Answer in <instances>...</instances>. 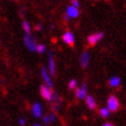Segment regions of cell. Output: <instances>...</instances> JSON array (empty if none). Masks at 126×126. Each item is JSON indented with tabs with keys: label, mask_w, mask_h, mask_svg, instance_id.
<instances>
[{
	"label": "cell",
	"mask_w": 126,
	"mask_h": 126,
	"mask_svg": "<svg viewBox=\"0 0 126 126\" xmlns=\"http://www.w3.org/2000/svg\"><path fill=\"white\" fill-rule=\"evenodd\" d=\"M45 49H46V47H45V45H44V44H38V45H37L36 51L39 52V53H43L44 51H45Z\"/></svg>",
	"instance_id": "cell-16"
},
{
	"label": "cell",
	"mask_w": 126,
	"mask_h": 126,
	"mask_svg": "<svg viewBox=\"0 0 126 126\" xmlns=\"http://www.w3.org/2000/svg\"><path fill=\"white\" fill-rule=\"evenodd\" d=\"M49 70H50V74L54 75V73H55V64H54L52 52L49 53Z\"/></svg>",
	"instance_id": "cell-13"
},
{
	"label": "cell",
	"mask_w": 126,
	"mask_h": 126,
	"mask_svg": "<svg viewBox=\"0 0 126 126\" xmlns=\"http://www.w3.org/2000/svg\"><path fill=\"white\" fill-rule=\"evenodd\" d=\"M85 102H86L87 107L90 110H94V109L96 108V103H95V100H94V98L91 95H87L85 97Z\"/></svg>",
	"instance_id": "cell-11"
},
{
	"label": "cell",
	"mask_w": 126,
	"mask_h": 126,
	"mask_svg": "<svg viewBox=\"0 0 126 126\" xmlns=\"http://www.w3.org/2000/svg\"><path fill=\"white\" fill-rule=\"evenodd\" d=\"M103 126H114L113 124H111V123H105Z\"/></svg>",
	"instance_id": "cell-23"
},
{
	"label": "cell",
	"mask_w": 126,
	"mask_h": 126,
	"mask_svg": "<svg viewBox=\"0 0 126 126\" xmlns=\"http://www.w3.org/2000/svg\"><path fill=\"white\" fill-rule=\"evenodd\" d=\"M48 118H49V121H50V122H53L54 119H55V116H54V114H50V115L48 116Z\"/></svg>",
	"instance_id": "cell-19"
},
{
	"label": "cell",
	"mask_w": 126,
	"mask_h": 126,
	"mask_svg": "<svg viewBox=\"0 0 126 126\" xmlns=\"http://www.w3.org/2000/svg\"><path fill=\"white\" fill-rule=\"evenodd\" d=\"M76 86H77V81L75 79H72L70 82H69V88H70V89H75Z\"/></svg>",
	"instance_id": "cell-17"
},
{
	"label": "cell",
	"mask_w": 126,
	"mask_h": 126,
	"mask_svg": "<svg viewBox=\"0 0 126 126\" xmlns=\"http://www.w3.org/2000/svg\"><path fill=\"white\" fill-rule=\"evenodd\" d=\"M89 53L87 51H83L80 56V65L82 68H87L88 64H89Z\"/></svg>",
	"instance_id": "cell-6"
},
{
	"label": "cell",
	"mask_w": 126,
	"mask_h": 126,
	"mask_svg": "<svg viewBox=\"0 0 126 126\" xmlns=\"http://www.w3.org/2000/svg\"><path fill=\"white\" fill-rule=\"evenodd\" d=\"M34 126H41V125H39V124H36V125H34Z\"/></svg>",
	"instance_id": "cell-25"
},
{
	"label": "cell",
	"mask_w": 126,
	"mask_h": 126,
	"mask_svg": "<svg viewBox=\"0 0 126 126\" xmlns=\"http://www.w3.org/2000/svg\"><path fill=\"white\" fill-rule=\"evenodd\" d=\"M36 30L37 31H41V25H37V26H36Z\"/></svg>",
	"instance_id": "cell-22"
},
{
	"label": "cell",
	"mask_w": 126,
	"mask_h": 126,
	"mask_svg": "<svg viewBox=\"0 0 126 126\" xmlns=\"http://www.w3.org/2000/svg\"><path fill=\"white\" fill-rule=\"evenodd\" d=\"M72 4H73V6H74V7H76V8H78L79 7V1H75V0H74V1H72Z\"/></svg>",
	"instance_id": "cell-20"
},
{
	"label": "cell",
	"mask_w": 126,
	"mask_h": 126,
	"mask_svg": "<svg viewBox=\"0 0 126 126\" xmlns=\"http://www.w3.org/2000/svg\"><path fill=\"white\" fill-rule=\"evenodd\" d=\"M41 75H42V78L44 80V82H45V84L47 85V87L51 88L52 87V81H51V79H50V76L47 74L45 68H43V67L41 69Z\"/></svg>",
	"instance_id": "cell-7"
},
{
	"label": "cell",
	"mask_w": 126,
	"mask_h": 126,
	"mask_svg": "<svg viewBox=\"0 0 126 126\" xmlns=\"http://www.w3.org/2000/svg\"><path fill=\"white\" fill-rule=\"evenodd\" d=\"M108 110L111 112H116L119 107H120V104H119V100L118 98L115 96V95H111L109 98H108Z\"/></svg>",
	"instance_id": "cell-1"
},
{
	"label": "cell",
	"mask_w": 126,
	"mask_h": 126,
	"mask_svg": "<svg viewBox=\"0 0 126 126\" xmlns=\"http://www.w3.org/2000/svg\"><path fill=\"white\" fill-rule=\"evenodd\" d=\"M42 120H43V122L45 123V124H49V123H50V121H49V118H48V116H45V117H43V118H42Z\"/></svg>",
	"instance_id": "cell-18"
},
{
	"label": "cell",
	"mask_w": 126,
	"mask_h": 126,
	"mask_svg": "<svg viewBox=\"0 0 126 126\" xmlns=\"http://www.w3.org/2000/svg\"><path fill=\"white\" fill-rule=\"evenodd\" d=\"M63 40H64L65 43L69 44L70 46L74 45V42H75V38H74V35L71 32H66L64 35H63Z\"/></svg>",
	"instance_id": "cell-5"
},
{
	"label": "cell",
	"mask_w": 126,
	"mask_h": 126,
	"mask_svg": "<svg viewBox=\"0 0 126 126\" xmlns=\"http://www.w3.org/2000/svg\"><path fill=\"white\" fill-rule=\"evenodd\" d=\"M23 29L24 31L26 32L27 34H30V31H31V28H30V24L28 22H24L23 23Z\"/></svg>",
	"instance_id": "cell-15"
},
{
	"label": "cell",
	"mask_w": 126,
	"mask_h": 126,
	"mask_svg": "<svg viewBox=\"0 0 126 126\" xmlns=\"http://www.w3.org/2000/svg\"><path fill=\"white\" fill-rule=\"evenodd\" d=\"M67 16L69 17H77L79 16V9L74 6H69L67 8Z\"/></svg>",
	"instance_id": "cell-9"
},
{
	"label": "cell",
	"mask_w": 126,
	"mask_h": 126,
	"mask_svg": "<svg viewBox=\"0 0 126 126\" xmlns=\"http://www.w3.org/2000/svg\"><path fill=\"white\" fill-rule=\"evenodd\" d=\"M40 94H41V96H42L44 99H46V100H51V99H52V95H53V92L51 91V89H50L49 87L42 85V86L40 87Z\"/></svg>",
	"instance_id": "cell-3"
},
{
	"label": "cell",
	"mask_w": 126,
	"mask_h": 126,
	"mask_svg": "<svg viewBox=\"0 0 126 126\" xmlns=\"http://www.w3.org/2000/svg\"><path fill=\"white\" fill-rule=\"evenodd\" d=\"M103 37H104V33L102 32H98V33H94V34H91L89 37H88V43L90 44L91 46L93 45H95V44L100 40V39H103Z\"/></svg>",
	"instance_id": "cell-4"
},
{
	"label": "cell",
	"mask_w": 126,
	"mask_h": 126,
	"mask_svg": "<svg viewBox=\"0 0 126 126\" xmlns=\"http://www.w3.org/2000/svg\"><path fill=\"white\" fill-rule=\"evenodd\" d=\"M24 40H25V44H26V46L31 50V51H34V50L37 49L36 41H35V39L30 34H27L26 36H25Z\"/></svg>",
	"instance_id": "cell-2"
},
{
	"label": "cell",
	"mask_w": 126,
	"mask_h": 126,
	"mask_svg": "<svg viewBox=\"0 0 126 126\" xmlns=\"http://www.w3.org/2000/svg\"><path fill=\"white\" fill-rule=\"evenodd\" d=\"M86 93H87V90H86V84L83 83L82 87H81V88H78V89L76 90V96H77V98L82 99V98L86 97Z\"/></svg>",
	"instance_id": "cell-10"
},
{
	"label": "cell",
	"mask_w": 126,
	"mask_h": 126,
	"mask_svg": "<svg viewBox=\"0 0 126 126\" xmlns=\"http://www.w3.org/2000/svg\"><path fill=\"white\" fill-rule=\"evenodd\" d=\"M65 18H66V20H67V21H69V18H70V17H69V16H68L67 15H66V16H65Z\"/></svg>",
	"instance_id": "cell-24"
},
{
	"label": "cell",
	"mask_w": 126,
	"mask_h": 126,
	"mask_svg": "<svg viewBox=\"0 0 126 126\" xmlns=\"http://www.w3.org/2000/svg\"><path fill=\"white\" fill-rule=\"evenodd\" d=\"M32 114L34 115V117L39 118L42 116V106L38 103H36L33 105L32 107Z\"/></svg>",
	"instance_id": "cell-8"
},
{
	"label": "cell",
	"mask_w": 126,
	"mask_h": 126,
	"mask_svg": "<svg viewBox=\"0 0 126 126\" xmlns=\"http://www.w3.org/2000/svg\"><path fill=\"white\" fill-rule=\"evenodd\" d=\"M20 124H21L22 126H24L25 124H26V121H25V119H23V118L20 119Z\"/></svg>",
	"instance_id": "cell-21"
},
{
	"label": "cell",
	"mask_w": 126,
	"mask_h": 126,
	"mask_svg": "<svg viewBox=\"0 0 126 126\" xmlns=\"http://www.w3.org/2000/svg\"><path fill=\"white\" fill-rule=\"evenodd\" d=\"M120 83H121V79L118 76H114L109 80V85L111 87H118L119 85H120Z\"/></svg>",
	"instance_id": "cell-12"
},
{
	"label": "cell",
	"mask_w": 126,
	"mask_h": 126,
	"mask_svg": "<svg viewBox=\"0 0 126 126\" xmlns=\"http://www.w3.org/2000/svg\"><path fill=\"white\" fill-rule=\"evenodd\" d=\"M99 115L103 118H108L110 115V111L108 110V108H102L99 110Z\"/></svg>",
	"instance_id": "cell-14"
}]
</instances>
